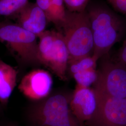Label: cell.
<instances>
[{
    "label": "cell",
    "instance_id": "obj_1",
    "mask_svg": "<svg viewBox=\"0 0 126 126\" xmlns=\"http://www.w3.org/2000/svg\"><path fill=\"white\" fill-rule=\"evenodd\" d=\"M86 10L94 38L93 56L98 61L126 36V20L101 1L88 4Z\"/></svg>",
    "mask_w": 126,
    "mask_h": 126
},
{
    "label": "cell",
    "instance_id": "obj_2",
    "mask_svg": "<svg viewBox=\"0 0 126 126\" xmlns=\"http://www.w3.org/2000/svg\"><path fill=\"white\" fill-rule=\"evenodd\" d=\"M71 97L62 94H53L32 106L27 113L31 126H86L72 113Z\"/></svg>",
    "mask_w": 126,
    "mask_h": 126
},
{
    "label": "cell",
    "instance_id": "obj_3",
    "mask_svg": "<svg viewBox=\"0 0 126 126\" xmlns=\"http://www.w3.org/2000/svg\"><path fill=\"white\" fill-rule=\"evenodd\" d=\"M61 29L69 51V61L93 55V35L86 10L80 12L66 10L65 20Z\"/></svg>",
    "mask_w": 126,
    "mask_h": 126
},
{
    "label": "cell",
    "instance_id": "obj_4",
    "mask_svg": "<svg viewBox=\"0 0 126 126\" xmlns=\"http://www.w3.org/2000/svg\"><path fill=\"white\" fill-rule=\"evenodd\" d=\"M37 37L38 59L62 80H66L69 54L61 32L46 30Z\"/></svg>",
    "mask_w": 126,
    "mask_h": 126
},
{
    "label": "cell",
    "instance_id": "obj_5",
    "mask_svg": "<svg viewBox=\"0 0 126 126\" xmlns=\"http://www.w3.org/2000/svg\"><path fill=\"white\" fill-rule=\"evenodd\" d=\"M37 37L18 24L0 22V42L6 43L19 59L28 64H40Z\"/></svg>",
    "mask_w": 126,
    "mask_h": 126
},
{
    "label": "cell",
    "instance_id": "obj_6",
    "mask_svg": "<svg viewBox=\"0 0 126 126\" xmlns=\"http://www.w3.org/2000/svg\"><path fill=\"white\" fill-rule=\"evenodd\" d=\"M97 78L93 88L96 93L126 98V66L108 54L99 59ZM98 60V61H99Z\"/></svg>",
    "mask_w": 126,
    "mask_h": 126
},
{
    "label": "cell",
    "instance_id": "obj_7",
    "mask_svg": "<svg viewBox=\"0 0 126 126\" xmlns=\"http://www.w3.org/2000/svg\"><path fill=\"white\" fill-rule=\"evenodd\" d=\"M95 94L96 109L86 126H126V98Z\"/></svg>",
    "mask_w": 126,
    "mask_h": 126
},
{
    "label": "cell",
    "instance_id": "obj_8",
    "mask_svg": "<svg viewBox=\"0 0 126 126\" xmlns=\"http://www.w3.org/2000/svg\"><path fill=\"white\" fill-rule=\"evenodd\" d=\"M52 85V78L49 72L44 70L36 69L23 77L19 89L28 98L37 100L48 97Z\"/></svg>",
    "mask_w": 126,
    "mask_h": 126
},
{
    "label": "cell",
    "instance_id": "obj_9",
    "mask_svg": "<svg viewBox=\"0 0 126 126\" xmlns=\"http://www.w3.org/2000/svg\"><path fill=\"white\" fill-rule=\"evenodd\" d=\"M70 106L74 116L85 125L92 118L97 107V98L94 89L77 85L71 97Z\"/></svg>",
    "mask_w": 126,
    "mask_h": 126
},
{
    "label": "cell",
    "instance_id": "obj_10",
    "mask_svg": "<svg viewBox=\"0 0 126 126\" xmlns=\"http://www.w3.org/2000/svg\"><path fill=\"white\" fill-rule=\"evenodd\" d=\"M13 17L19 26L37 37L46 31L48 23L45 14L36 3L29 2Z\"/></svg>",
    "mask_w": 126,
    "mask_h": 126
},
{
    "label": "cell",
    "instance_id": "obj_11",
    "mask_svg": "<svg viewBox=\"0 0 126 126\" xmlns=\"http://www.w3.org/2000/svg\"><path fill=\"white\" fill-rule=\"evenodd\" d=\"M17 72L0 60V103L6 105L16 85Z\"/></svg>",
    "mask_w": 126,
    "mask_h": 126
},
{
    "label": "cell",
    "instance_id": "obj_12",
    "mask_svg": "<svg viewBox=\"0 0 126 126\" xmlns=\"http://www.w3.org/2000/svg\"><path fill=\"white\" fill-rule=\"evenodd\" d=\"M36 3L45 14L48 22L61 29L66 11L63 0H36Z\"/></svg>",
    "mask_w": 126,
    "mask_h": 126
},
{
    "label": "cell",
    "instance_id": "obj_13",
    "mask_svg": "<svg viewBox=\"0 0 126 126\" xmlns=\"http://www.w3.org/2000/svg\"><path fill=\"white\" fill-rule=\"evenodd\" d=\"M98 60L92 55L68 62L67 72L73 74L89 69H96Z\"/></svg>",
    "mask_w": 126,
    "mask_h": 126
},
{
    "label": "cell",
    "instance_id": "obj_14",
    "mask_svg": "<svg viewBox=\"0 0 126 126\" xmlns=\"http://www.w3.org/2000/svg\"><path fill=\"white\" fill-rule=\"evenodd\" d=\"M29 2V0H0V17H13Z\"/></svg>",
    "mask_w": 126,
    "mask_h": 126
},
{
    "label": "cell",
    "instance_id": "obj_15",
    "mask_svg": "<svg viewBox=\"0 0 126 126\" xmlns=\"http://www.w3.org/2000/svg\"><path fill=\"white\" fill-rule=\"evenodd\" d=\"M77 85L85 87H90L93 85L97 78V69H92L77 72L73 74Z\"/></svg>",
    "mask_w": 126,
    "mask_h": 126
},
{
    "label": "cell",
    "instance_id": "obj_16",
    "mask_svg": "<svg viewBox=\"0 0 126 126\" xmlns=\"http://www.w3.org/2000/svg\"><path fill=\"white\" fill-rule=\"evenodd\" d=\"M90 0H63L67 10L74 12H80L86 10Z\"/></svg>",
    "mask_w": 126,
    "mask_h": 126
},
{
    "label": "cell",
    "instance_id": "obj_17",
    "mask_svg": "<svg viewBox=\"0 0 126 126\" xmlns=\"http://www.w3.org/2000/svg\"><path fill=\"white\" fill-rule=\"evenodd\" d=\"M118 12L126 16V0H107Z\"/></svg>",
    "mask_w": 126,
    "mask_h": 126
},
{
    "label": "cell",
    "instance_id": "obj_18",
    "mask_svg": "<svg viewBox=\"0 0 126 126\" xmlns=\"http://www.w3.org/2000/svg\"><path fill=\"white\" fill-rule=\"evenodd\" d=\"M116 60L126 66V37L118 52Z\"/></svg>",
    "mask_w": 126,
    "mask_h": 126
},
{
    "label": "cell",
    "instance_id": "obj_19",
    "mask_svg": "<svg viewBox=\"0 0 126 126\" xmlns=\"http://www.w3.org/2000/svg\"><path fill=\"white\" fill-rule=\"evenodd\" d=\"M3 126H16V125H14L13 124H8V125H5Z\"/></svg>",
    "mask_w": 126,
    "mask_h": 126
}]
</instances>
